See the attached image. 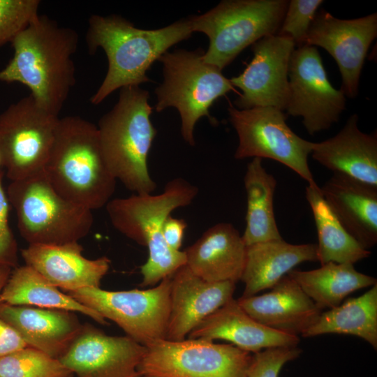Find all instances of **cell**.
Returning <instances> with one entry per match:
<instances>
[{
  "label": "cell",
  "mask_w": 377,
  "mask_h": 377,
  "mask_svg": "<svg viewBox=\"0 0 377 377\" xmlns=\"http://www.w3.org/2000/svg\"><path fill=\"white\" fill-rule=\"evenodd\" d=\"M316 251V244H293L283 238L246 246L242 297L270 289L299 264L317 261Z\"/></svg>",
  "instance_id": "25"
},
{
  "label": "cell",
  "mask_w": 377,
  "mask_h": 377,
  "mask_svg": "<svg viewBox=\"0 0 377 377\" xmlns=\"http://www.w3.org/2000/svg\"><path fill=\"white\" fill-rule=\"evenodd\" d=\"M69 377H73V376H69Z\"/></svg>",
  "instance_id": "41"
},
{
  "label": "cell",
  "mask_w": 377,
  "mask_h": 377,
  "mask_svg": "<svg viewBox=\"0 0 377 377\" xmlns=\"http://www.w3.org/2000/svg\"><path fill=\"white\" fill-rule=\"evenodd\" d=\"M193 33L188 18L157 29H142L120 15H92L86 35L88 50L90 54L103 50L108 71L90 98L91 104H100L118 89L150 82L147 72L151 65Z\"/></svg>",
  "instance_id": "2"
},
{
  "label": "cell",
  "mask_w": 377,
  "mask_h": 377,
  "mask_svg": "<svg viewBox=\"0 0 377 377\" xmlns=\"http://www.w3.org/2000/svg\"><path fill=\"white\" fill-rule=\"evenodd\" d=\"M228 111L238 136L235 158H269L291 169L308 185L316 184L308 163L313 142L292 131L283 111L273 107L239 110L231 105Z\"/></svg>",
  "instance_id": "10"
},
{
  "label": "cell",
  "mask_w": 377,
  "mask_h": 377,
  "mask_svg": "<svg viewBox=\"0 0 377 377\" xmlns=\"http://www.w3.org/2000/svg\"><path fill=\"white\" fill-rule=\"evenodd\" d=\"M0 302L78 312L99 324L108 323L98 313L61 292L38 272L26 265L12 270L1 293Z\"/></svg>",
  "instance_id": "26"
},
{
  "label": "cell",
  "mask_w": 377,
  "mask_h": 377,
  "mask_svg": "<svg viewBox=\"0 0 377 377\" xmlns=\"http://www.w3.org/2000/svg\"><path fill=\"white\" fill-rule=\"evenodd\" d=\"M204 51L176 49L165 52L158 61L163 64V82L154 91L158 112L175 108L181 117V134L191 146L195 145L197 121L207 117L216 121L209 109L219 97L234 89L229 79L217 67L203 59Z\"/></svg>",
  "instance_id": "7"
},
{
  "label": "cell",
  "mask_w": 377,
  "mask_h": 377,
  "mask_svg": "<svg viewBox=\"0 0 377 377\" xmlns=\"http://www.w3.org/2000/svg\"><path fill=\"white\" fill-rule=\"evenodd\" d=\"M188 339L213 341L221 339L249 353L281 346H297L298 336L267 327L251 318L231 299L202 320L188 335Z\"/></svg>",
  "instance_id": "21"
},
{
  "label": "cell",
  "mask_w": 377,
  "mask_h": 377,
  "mask_svg": "<svg viewBox=\"0 0 377 377\" xmlns=\"http://www.w3.org/2000/svg\"><path fill=\"white\" fill-rule=\"evenodd\" d=\"M318 235L317 261L353 264L371 255L346 231L324 199L316 184L306 187Z\"/></svg>",
  "instance_id": "30"
},
{
  "label": "cell",
  "mask_w": 377,
  "mask_h": 377,
  "mask_svg": "<svg viewBox=\"0 0 377 377\" xmlns=\"http://www.w3.org/2000/svg\"><path fill=\"white\" fill-rule=\"evenodd\" d=\"M288 275L321 311L336 307L350 293L377 283L376 278L357 272L351 263L329 262L316 269H293Z\"/></svg>",
  "instance_id": "27"
},
{
  "label": "cell",
  "mask_w": 377,
  "mask_h": 377,
  "mask_svg": "<svg viewBox=\"0 0 377 377\" xmlns=\"http://www.w3.org/2000/svg\"><path fill=\"white\" fill-rule=\"evenodd\" d=\"M171 276L154 288L109 291L85 288L66 292L80 303L121 327L126 336L147 346L165 339L170 307Z\"/></svg>",
  "instance_id": "9"
},
{
  "label": "cell",
  "mask_w": 377,
  "mask_h": 377,
  "mask_svg": "<svg viewBox=\"0 0 377 377\" xmlns=\"http://www.w3.org/2000/svg\"><path fill=\"white\" fill-rule=\"evenodd\" d=\"M198 193L197 186L176 177L166 184L161 194H134L110 200L105 205L113 227L148 249L147 260L140 268V286L156 285L186 265L184 251L173 250L167 244L163 226L175 209L191 204Z\"/></svg>",
  "instance_id": "4"
},
{
  "label": "cell",
  "mask_w": 377,
  "mask_h": 377,
  "mask_svg": "<svg viewBox=\"0 0 377 377\" xmlns=\"http://www.w3.org/2000/svg\"><path fill=\"white\" fill-rule=\"evenodd\" d=\"M149 98V92L139 86L121 88L117 102L97 126L108 167L117 180L135 194H150L156 188L147 167L157 133L150 119Z\"/></svg>",
  "instance_id": "5"
},
{
  "label": "cell",
  "mask_w": 377,
  "mask_h": 377,
  "mask_svg": "<svg viewBox=\"0 0 377 377\" xmlns=\"http://www.w3.org/2000/svg\"><path fill=\"white\" fill-rule=\"evenodd\" d=\"M12 269L8 266H0V295L10 277Z\"/></svg>",
  "instance_id": "38"
},
{
  "label": "cell",
  "mask_w": 377,
  "mask_h": 377,
  "mask_svg": "<svg viewBox=\"0 0 377 377\" xmlns=\"http://www.w3.org/2000/svg\"><path fill=\"white\" fill-rule=\"evenodd\" d=\"M6 194L16 213L19 232L29 245L77 242L92 228V211L58 193L44 172L12 181Z\"/></svg>",
  "instance_id": "6"
},
{
  "label": "cell",
  "mask_w": 377,
  "mask_h": 377,
  "mask_svg": "<svg viewBox=\"0 0 377 377\" xmlns=\"http://www.w3.org/2000/svg\"><path fill=\"white\" fill-rule=\"evenodd\" d=\"M187 225L184 219L169 216L163 226V235L167 244L173 250L179 251Z\"/></svg>",
  "instance_id": "37"
},
{
  "label": "cell",
  "mask_w": 377,
  "mask_h": 377,
  "mask_svg": "<svg viewBox=\"0 0 377 377\" xmlns=\"http://www.w3.org/2000/svg\"><path fill=\"white\" fill-rule=\"evenodd\" d=\"M302 349L281 346L264 349L252 355L246 377H279L282 367L297 358Z\"/></svg>",
  "instance_id": "34"
},
{
  "label": "cell",
  "mask_w": 377,
  "mask_h": 377,
  "mask_svg": "<svg viewBox=\"0 0 377 377\" xmlns=\"http://www.w3.org/2000/svg\"><path fill=\"white\" fill-rule=\"evenodd\" d=\"M311 155L323 166L377 186V136L358 128V116L351 115L334 136L313 142Z\"/></svg>",
  "instance_id": "23"
},
{
  "label": "cell",
  "mask_w": 377,
  "mask_h": 377,
  "mask_svg": "<svg viewBox=\"0 0 377 377\" xmlns=\"http://www.w3.org/2000/svg\"><path fill=\"white\" fill-rule=\"evenodd\" d=\"M244 184L247 208L242 237L245 245L282 239L274 212L276 180L266 171L261 158H253L248 163Z\"/></svg>",
  "instance_id": "28"
},
{
  "label": "cell",
  "mask_w": 377,
  "mask_h": 377,
  "mask_svg": "<svg viewBox=\"0 0 377 377\" xmlns=\"http://www.w3.org/2000/svg\"><path fill=\"white\" fill-rule=\"evenodd\" d=\"M184 252L186 265L205 281L236 283L241 280L246 246L231 223H219L210 227Z\"/></svg>",
  "instance_id": "24"
},
{
  "label": "cell",
  "mask_w": 377,
  "mask_h": 377,
  "mask_svg": "<svg viewBox=\"0 0 377 377\" xmlns=\"http://www.w3.org/2000/svg\"><path fill=\"white\" fill-rule=\"evenodd\" d=\"M11 44L13 56L0 71V82L25 85L40 108L58 117L75 83L77 33L38 15Z\"/></svg>",
  "instance_id": "1"
},
{
  "label": "cell",
  "mask_w": 377,
  "mask_h": 377,
  "mask_svg": "<svg viewBox=\"0 0 377 377\" xmlns=\"http://www.w3.org/2000/svg\"><path fill=\"white\" fill-rule=\"evenodd\" d=\"M44 173L58 193L91 211L105 206L116 188L97 126L79 116L59 119Z\"/></svg>",
  "instance_id": "3"
},
{
  "label": "cell",
  "mask_w": 377,
  "mask_h": 377,
  "mask_svg": "<svg viewBox=\"0 0 377 377\" xmlns=\"http://www.w3.org/2000/svg\"><path fill=\"white\" fill-rule=\"evenodd\" d=\"M27 347L17 332L0 319V357Z\"/></svg>",
  "instance_id": "36"
},
{
  "label": "cell",
  "mask_w": 377,
  "mask_h": 377,
  "mask_svg": "<svg viewBox=\"0 0 377 377\" xmlns=\"http://www.w3.org/2000/svg\"><path fill=\"white\" fill-rule=\"evenodd\" d=\"M239 305L251 318L274 330L290 335L302 334L322 311L288 274L268 293L241 297Z\"/></svg>",
  "instance_id": "19"
},
{
  "label": "cell",
  "mask_w": 377,
  "mask_h": 377,
  "mask_svg": "<svg viewBox=\"0 0 377 377\" xmlns=\"http://www.w3.org/2000/svg\"><path fill=\"white\" fill-rule=\"evenodd\" d=\"M4 171L0 168V266L17 267V244L9 224L10 203L3 187Z\"/></svg>",
  "instance_id": "35"
},
{
  "label": "cell",
  "mask_w": 377,
  "mask_h": 377,
  "mask_svg": "<svg viewBox=\"0 0 377 377\" xmlns=\"http://www.w3.org/2000/svg\"><path fill=\"white\" fill-rule=\"evenodd\" d=\"M251 360V353L232 344L162 339L146 346L138 371L161 377H246Z\"/></svg>",
  "instance_id": "12"
},
{
  "label": "cell",
  "mask_w": 377,
  "mask_h": 377,
  "mask_svg": "<svg viewBox=\"0 0 377 377\" xmlns=\"http://www.w3.org/2000/svg\"><path fill=\"white\" fill-rule=\"evenodd\" d=\"M288 4L286 0H224L188 17L193 32L209 38L205 61L222 71L248 46L277 34Z\"/></svg>",
  "instance_id": "8"
},
{
  "label": "cell",
  "mask_w": 377,
  "mask_h": 377,
  "mask_svg": "<svg viewBox=\"0 0 377 377\" xmlns=\"http://www.w3.org/2000/svg\"><path fill=\"white\" fill-rule=\"evenodd\" d=\"M59 119L30 94L0 113L1 164L11 182L44 172Z\"/></svg>",
  "instance_id": "11"
},
{
  "label": "cell",
  "mask_w": 377,
  "mask_h": 377,
  "mask_svg": "<svg viewBox=\"0 0 377 377\" xmlns=\"http://www.w3.org/2000/svg\"><path fill=\"white\" fill-rule=\"evenodd\" d=\"M39 0H0V47L38 15Z\"/></svg>",
  "instance_id": "32"
},
{
  "label": "cell",
  "mask_w": 377,
  "mask_h": 377,
  "mask_svg": "<svg viewBox=\"0 0 377 377\" xmlns=\"http://www.w3.org/2000/svg\"><path fill=\"white\" fill-rule=\"evenodd\" d=\"M320 192L346 231L369 250L377 243V186L333 173Z\"/></svg>",
  "instance_id": "22"
},
{
  "label": "cell",
  "mask_w": 377,
  "mask_h": 377,
  "mask_svg": "<svg viewBox=\"0 0 377 377\" xmlns=\"http://www.w3.org/2000/svg\"><path fill=\"white\" fill-rule=\"evenodd\" d=\"M377 36V14L340 20L322 10L316 15L304 45L325 49L336 61L345 96L358 94L361 71L368 50Z\"/></svg>",
  "instance_id": "15"
},
{
  "label": "cell",
  "mask_w": 377,
  "mask_h": 377,
  "mask_svg": "<svg viewBox=\"0 0 377 377\" xmlns=\"http://www.w3.org/2000/svg\"><path fill=\"white\" fill-rule=\"evenodd\" d=\"M235 283L210 282L185 265L171 275L170 307L165 339L184 340L206 317L232 299Z\"/></svg>",
  "instance_id": "17"
},
{
  "label": "cell",
  "mask_w": 377,
  "mask_h": 377,
  "mask_svg": "<svg viewBox=\"0 0 377 377\" xmlns=\"http://www.w3.org/2000/svg\"><path fill=\"white\" fill-rule=\"evenodd\" d=\"M0 319L29 347L59 360L82 329L74 312L0 302Z\"/></svg>",
  "instance_id": "20"
},
{
  "label": "cell",
  "mask_w": 377,
  "mask_h": 377,
  "mask_svg": "<svg viewBox=\"0 0 377 377\" xmlns=\"http://www.w3.org/2000/svg\"><path fill=\"white\" fill-rule=\"evenodd\" d=\"M295 44L290 38L272 35L252 45L253 58L244 71L230 79L242 94L235 101L239 110L258 107L286 109L288 68Z\"/></svg>",
  "instance_id": "14"
},
{
  "label": "cell",
  "mask_w": 377,
  "mask_h": 377,
  "mask_svg": "<svg viewBox=\"0 0 377 377\" xmlns=\"http://www.w3.org/2000/svg\"><path fill=\"white\" fill-rule=\"evenodd\" d=\"M74 376L59 360L31 347L0 357V377H69Z\"/></svg>",
  "instance_id": "31"
},
{
  "label": "cell",
  "mask_w": 377,
  "mask_h": 377,
  "mask_svg": "<svg viewBox=\"0 0 377 377\" xmlns=\"http://www.w3.org/2000/svg\"><path fill=\"white\" fill-rule=\"evenodd\" d=\"M79 242L61 245H29L21 251L28 265L50 283L66 292L100 288L110 268L106 256L88 259Z\"/></svg>",
  "instance_id": "18"
},
{
  "label": "cell",
  "mask_w": 377,
  "mask_h": 377,
  "mask_svg": "<svg viewBox=\"0 0 377 377\" xmlns=\"http://www.w3.org/2000/svg\"><path fill=\"white\" fill-rule=\"evenodd\" d=\"M322 0H291L277 35L290 38L297 47L304 45L309 27Z\"/></svg>",
  "instance_id": "33"
},
{
  "label": "cell",
  "mask_w": 377,
  "mask_h": 377,
  "mask_svg": "<svg viewBox=\"0 0 377 377\" xmlns=\"http://www.w3.org/2000/svg\"><path fill=\"white\" fill-rule=\"evenodd\" d=\"M289 94L286 110L302 117L308 133L314 135L337 122L346 108V96L329 81L314 46L295 48L288 68Z\"/></svg>",
  "instance_id": "13"
},
{
  "label": "cell",
  "mask_w": 377,
  "mask_h": 377,
  "mask_svg": "<svg viewBox=\"0 0 377 377\" xmlns=\"http://www.w3.org/2000/svg\"><path fill=\"white\" fill-rule=\"evenodd\" d=\"M326 334L358 337L377 349V283L362 295L348 298L339 306L322 312L302 336Z\"/></svg>",
  "instance_id": "29"
},
{
  "label": "cell",
  "mask_w": 377,
  "mask_h": 377,
  "mask_svg": "<svg viewBox=\"0 0 377 377\" xmlns=\"http://www.w3.org/2000/svg\"><path fill=\"white\" fill-rule=\"evenodd\" d=\"M1 167V157H0V168Z\"/></svg>",
  "instance_id": "40"
},
{
  "label": "cell",
  "mask_w": 377,
  "mask_h": 377,
  "mask_svg": "<svg viewBox=\"0 0 377 377\" xmlns=\"http://www.w3.org/2000/svg\"><path fill=\"white\" fill-rule=\"evenodd\" d=\"M140 377H161V376H151V375H144V376H141Z\"/></svg>",
  "instance_id": "39"
},
{
  "label": "cell",
  "mask_w": 377,
  "mask_h": 377,
  "mask_svg": "<svg viewBox=\"0 0 377 377\" xmlns=\"http://www.w3.org/2000/svg\"><path fill=\"white\" fill-rule=\"evenodd\" d=\"M146 346L128 336H109L90 325L82 329L60 362L77 377H140Z\"/></svg>",
  "instance_id": "16"
}]
</instances>
